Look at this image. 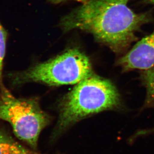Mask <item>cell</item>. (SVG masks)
Returning <instances> with one entry per match:
<instances>
[{"instance_id":"cell-5","label":"cell","mask_w":154,"mask_h":154,"mask_svg":"<svg viewBox=\"0 0 154 154\" xmlns=\"http://www.w3.org/2000/svg\"><path fill=\"white\" fill-rule=\"evenodd\" d=\"M118 64L125 70H146L154 66V31L143 38L124 56Z\"/></svg>"},{"instance_id":"cell-3","label":"cell","mask_w":154,"mask_h":154,"mask_svg":"<svg viewBox=\"0 0 154 154\" xmlns=\"http://www.w3.org/2000/svg\"><path fill=\"white\" fill-rule=\"evenodd\" d=\"M92 74L88 57L77 47H70L54 58L17 73L15 80L51 86L76 85Z\"/></svg>"},{"instance_id":"cell-6","label":"cell","mask_w":154,"mask_h":154,"mask_svg":"<svg viewBox=\"0 0 154 154\" xmlns=\"http://www.w3.org/2000/svg\"><path fill=\"white\" fill-rule=\"evenodd\" d=\"M0 154H38L28 150L0 131Z\"/></svg>"},{"instance_id":"cell-4","label":"cell","mask_w":154,"mask_h":154,"mask_svg":"<svg viewBox=\"0 0 154 154\" xmlns=\"http://www.w3.org/2000/svg\"><path fill=\"white\" fill-rule=\"evenodd\" d=\"M0 120L8 122L17 138L35 148L41 131L50 122L35 99L15 97L4 87L0 91Z\"/></svg>"},{"instance_id":"cell-10","label":"cell","mask_w":154,"mask_h":154,"mask_svg":"<svg viewBox=\"0 0 154 154\" xmlns=\"http://www.w3.org/2000/svg\"><path fill=\"white\" fill-rule=\"evenodd\" d=\"M146 3L154 5V0H144Z\"/></svg>"},{"instance_id":"cell-1","label":"cell","mask_w":154,"mask_h":154,"mask_svg":"<svg viewBox=\"0 0 154 154\" xmlns=\"http://www.w3.org/2000/svg\"><path fill=\"white\" fill-rule=\"evenodd\" d=\"M130 0H88L61 18L64 32L79 29L115 52L125 50L137 39L136 33L149 21L128 6Z\"/></svg>"},{"instance_id":"cell-8","label":"cell","mask_w":154,"mask_h":154,"mask_svg":"<svg viewBox=\"0 0 154 154\" xmlns=\"http://www.w3.org/2000/svg\"><path fill=\"white\" fill-rule=\"evenodd\" d=\"M144 79L147 89L148 100L154 105V66L146 70L144 74Z\"/></svg>"},{"instance_id":"cell-9","label":"cell","mask_w":154,"mask_h":154,"mask_svg":"<svg viewBox=\"0 0 154 154\" xmlns=\"http://www.w3.org/2000/svg\"><path fill=\"white\" fill-rule=\"evenodd\" d=\"M71 1L78 2L84 4L88 0H48V2L51 4L58 5L60 4L61 3H66V2Z\"/></svg>"},{"instance_id":"cell-7","label":"cell","mask_w":154,"mask_h":154,"mask_svg":"<svg viewBox=\"0 0 154 154\" xmlns=\"http://www.w3.org/2000/svg\"><path fill=\"white\" fill-rule=\"evenodd\" d=\"M8 32L0 22V88L2 87L3 63L6 54Z\"/></svg>"},{"instance_id":"cell-2","label":"cell","mask_w":154,"mask_h":154,"mask_svg":"<svg viewBox=\"0 0 154 154\" xmlns=\"http://www.w3.org/2000/svg\"><path fill=\"white\" fill-rule=\"evenodd\" d=\"M119 95L110 81L92 74L75 86L60 109L58 127L66 128L89 115L115 108Z\"/></svg>"}]
</instances>
